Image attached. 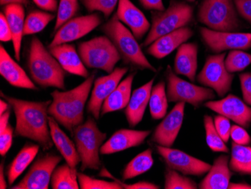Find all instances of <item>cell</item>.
<instances>
[{
	"mask_svg": "<svg viewBox=\"0 0 251 189\" xmlns=\"http://www.w3.org/2000/svg\"><path fill=\"white\" fill-rule=\"evenodd\" d=\"M153 164V155L151 149H146L129 162L123 172V180H131L140 176L151 168Z\"/></svg>",
	"mask_w": 251,
	"mask_h": 189,
	"instance_id": "1f68e13d",
	"label": "cell"
},
{
	"mask_svg": "<svg viewBox=\"0 0 251 189\" xmlns=\"http://www.w3.org/2000/svg\"><path fill=\"white\" fill-rule=\"evenodd\" d=\"M10 108H11V106L7 101L5 102V101L1 100V101H0V115H2L4 112L8 111Z\"/></svg>",
	"mask_w": 251,
	"mask_h": 189,
	"instance_id": "11a10c76",
	"label": "cell"
},
{
	"mask_svg": "<svg viewBox=\"0 0 251 189\" xmlns=\"http://www.w3.org/2000/svg\"><path fill=\"white\" fill-rule=\"evenodd\" d=\"M193 36V30L191 28L188 27L180 28L158 38L148 48L147 53L156 59L164 58Z\"/></svg>",
	"mask_w": 251,
	"mask_h": 189,
	"instance_id": "ffe728a7",
	"label": "cell"
},
{
	"mask_svg": "<svg viewBox=\"0 0 251 189\" xmlns=\"http://www.w3.org/2000/svg\"><path fill=\"white\" fill-rule=\"evenodd\" d=\"M151 27L142 46L151 45L158 38L184 27L194 21V7L185 1L171 0L167 9L151 12Z\"/></svg>",
	"mask_w": 251,
	"mask_h": 189,
	"instance_id": "5b68a950",
	"label": "cell"
},
{
	"mask_svg": "<svg viewBox=\"0 0 251 189\" xmlns=\"http://www.w3.org/2000/svg\"><path fill=\"white\" fill-rule=\"evenodd\" d=\"M185 103H177L154 130L151 140L159 146L172 147L180 132L184 117Z\"/></svg>",
	"mask_w": 251,
	"mask_h": 189,
	"instance_id": "2e32d148",
	"label": "cell"
},
{
	"mask_svg": "<svg viewBox=\"0 0 251 189\" xmlns=\"http://www.w3.org/2000/svg\"><path fill=\"white\" fill-rule=\"evenodd\" d=\"M128 70V67H117L112 73L98 78L94 81L87 110V112L91 114L96 120H98L101 115V107L104 101L115 91Z\"/></svg>",
	"mask_w": 251,
	"mask_h": 189,
	"instance_id": "9a60e30c",
	"label": "cell"
},
{
	"mask_svg": "<svg viewBox=\"0 0 251 189\" xmlns=\"http://www.w3.org/2000/svg\"><path fill=\"white\" fill-rule=\"evenodd\" d=\"M3 14L6 18L12 33V43L17 61L21 60V49L25 24V5L9 4L3 8Z\"/></svg>",
	"mask_w": 251,
	"mask_h": 189,
	"instance_id": "484cf974",
	"label": "cell"
},
{
	"mask_svg": "<svg viewBox=\"0 0 251 189\" xmlns=\"http://www.w3.org/2000/svg\"><path fill=\"white\" fill-rule=\"evenodd\" d=\"M226 54L210 55L198 76L197 81L210 87L220 97H224L230 91L234 74L226 68L225 57Z\"/></svg>",
	"mask_w": 251,
	"mask_h": 189,
	"instance_id": "30bf717a",
	"label": "cell"
},
{
	"mask_svg": "<svg viewBox=\"0 0 251 189\" xmlns=\"http://www.w3.org/2000/svg\"><path fill=\"white\" fill-rule=\"evenodd\" d=\"M228 189H251V186L246 183H229Z\"/></svg>",
	"mask_w": 251,
	"mask_h": 189,
	"instance_id": "f5cc1de1",
	"label": "cell"
},
{
	"mask_svg": "<svg viewBox=\"0 0 251 189\" xmlns=\"http://www.w3.org/2000/svg\"><path fill=\"white\" fill-rule=\"evenodd\" d=\"M13 136H15V132L11 125H8L3 131L0 132V154L2 156H5L11 149Z\"/></svg>",
	"mask_w": 251,
	"mask_h": 189,
	"instance_id": "7bdbcfd3",
	"label": "cell"
},
{
	"mask_svg": "<svg viewBox=\"0 0 251 189\" xmlns=\"http://www.w3.org/2000/svg\"><path fill=\"white\" fill-rule=\"evenodd\" d=\"M115 14L121 23L130 29L137 40H141L151 27L143 12L130 0H119Z\"/></svg>",
	"mask_w": 251,
	"mask_h": 189,
	"instance_id": "ac0fdd59",
	"label": "cell"
},
{
	"mask_svg": "<svg viewBox=\"0 0 251 189\" xmlns=\"http://www.w3.org/2000/svg\"><path fill=\"white\" fill-rule=\"evenodd\" d=\"M204 125L206 133V142L208 147L216 152H225L228 153L229 149L226 146L225 142L223 140L214 126L212 117L204 115Z\"/></svg>",
	"mask_w": 251,
	"mask_h": 189,
	"instance_id": "e575fe53",
	"label": "cell"
},
{
	"mask_svg": "<svg viewBox=\"0 0 251 189\" xmlns=\"http://www.w3.org/2000/svg\"><path fill=\"white\" fill-rule=\"evenodd\" d=\"M87 12H99L108 19L118 5L119 0H80Z\"/></svg>",
	"mask_w": 251,
	"mask_h": 189,
	"instance_id": "f35d334b",
	"label": "cell"
},
{
	"mask_svg": "<svg viewBox=\"0 0 251 189\" xmlns=\"http://www.w3.org/2000/svg\"><path fill=\"white\" fill-rule=\"evenodd\" d=\"M62 161L58 155L49 153L39 158L19 183L11 189H49L52 174Z\"/></svg>",
	"mask_w": 251,
	"mask_h": 189,
	"instance_id": "8fae6325",
	"label": "cell"
},
{
	"mask_svg": "<svg viewBox=\"0 0 251 189\" xmlns=\"http://www.w3.org/2000/svg\"><path fill=\"white\" fill-rule=\"evenodd\" d=\"M0 40L4 42H12V33L3 13L0 14Z\"/></svg>",
	"mask_w": 251,
	"mask_h": 189,
	"instance_id": "7dc6e473",
	"label": "cell"
},
{
	"mask_svg": "<svg viewBox=\"0 0 251 189\" xmlns=\"http://www.w3.org/2000/svg\"><path fill=\"white\" fill-rule=\"evenodd\" d=\"M27 69L32 81L40 87L65 89L66 71L39 38L31 40Z\"/></svg>",
	"mask_w": 251,
	"mask_h": 189,
	"instance_id": "3957f363",
	"label": "cell"
},
{
	"mask_svg": "<svg viewBox=\"0 0 251 189\" xmlns=\"http://www.w3.org/2000/svg\"><path fill=\"white\" fill-rule=\"evenodd\" d=\"M168 97L164 81H159L152 87L151 94L150 112L152 118L155 120L162 119L167 113Z\"/></svg>",
	"mask_w": 251,
	"mask_h": 189,
	"instance_id": "d6a6232c",
	"label": "cell"
},
{
	"mask_svg": "<svg viewBox=\"0 0 251 189\" xmlns=\"http://www.w3.org/2000/svg\"><path fill=\"white\" fill-rule=\"evenodd\" d=\"M232 0H203L198 9V21L213 30L233 32L242 27Z\"/></svg>",
	"mask_w": 251,
	"mask_h": 189,
	"instance_id": "52a82bcc",
	"label": "cell"
},
{
	"mask_svg": "<svg viewBox=\"0 0 251 189\" xmlns=\"http://www.w3.org/2000/svg\"><path fill=\"white\" fill-rule=\"evenodd\" d=\"M154 79L139 88L135 89L131 95L129 104L125 108L126 118L131 128L139 125L143 119L145 110L150 101L151 94Z\"/></svg>",
	"mask_w": 251,
	"mask_h": 189,
	"instance_id": "603a6c76",
	"label": "cell"
},
{
	"mask_svg": "<svg viewBox=\"0 0 251 189\" xmlns=\"http://www.w3.org/2000/svg\"><path fill=\"white\" fill-rule=\"evenodd\" d=\"M100 176H105V177L110 178L114 181H116L117 183H119L123 189H159V186L153 184V183H148V182H139V183H135L132 185L124 184L121 180H118V179L113 176L108 170L105 168H102L101 172L100 173Z\"/></svg>",
	"mask_w": 251,
	"mask_h": 189,
	"instance_id": "b9f144b4",
	"label": "cell"
},
{
	"mask_svg": "<svg viewBox=\"0 0 251 189\" xmlns=\"http://www.w3.org/2000/svg\"><path fill=\"white\" fill-rule=\"evenodd\" d=\"M201 39L208 49L215 53L228 50H249L251 49V33L221 32L209 28H200Z\"/></svg>",
	"mask_w": 251,
	"mask_h": 189,
	"instance_id": "7c38bea8",
	"label": "cell"
},
{
	"mask_svg": "<svg viewBox=\"0 0 251 189\" xmlns=\"http://www.w3.org/2000/svg\"><path fill=\"white\" fill-rule=\"evenodd\" d=\"M41 9L45 12H55L58 9L57 0H32Z\"/></svg>",
	"mask_w": 251,
	"mask_h": 189,
	"instance_id": "c3c4849f",
	"label": "cell"
},
{
	"mask_svg": "<svg viewBox=\"0 0 251 189\" xmlns=\"http://www.w3.org/2000/svg\"><path fill=\"white\" fill-rule=\"evenodd\" d=\"M198 68V46L195 42L182 44L177 49L175 59L174 70L177 75L188 78L191 81L196 80Z\"/></svg>",
	"mask_w": 251,
	"mask_h": 189,
	"instance_id": "cb8c5ba5",
	"label": "cell"
},
{
	"mask_svg": "<svg viewBox=\"0 0 251 189\" xmlns=\"http://www.w3.org/2000/svg\"><path fill=\"white\" fill-rule=\"evenodd\" d=\"M0 175H1V179H0V189H7V183L5 181V176H4L3 163H1L0 166Z\"/></svg>",
	"mask_w": 251,
	"mask_h": 189,
	"instance_id": "db71d44e",
	"label": "cell"
},
{
	"mask_svg": "<svg viewBox=\"0 0 251 189\" xmlns=\"http://www.w3.org/2000/svg\"><path fill=\"white\" fill-rule=\"evenodd\" d=\"M251 64V54L242 50H232L225 60L226 68L229 73L243 71Z\"/></svg>",
	"mask_w": 251,
	"mask_h": 189,
	"instance_id": "8d00e7d4",
	"label": "cell"
},
{
	"mask_svg": "<svg viewBox=\"0 0 251 189\" xmlns=\"http://www.w3.org/2000/svg\"><path fill=\"white\" fill-rule=\"evenodd\" d=\"M229 167L235 173L251 176V147L232 142Z\"/></svg>",
	"mask_w": 251,
	"mask_h": 189,
	"instance_id": "4dcf8cb0",
	"label": "cell"
},
{
	"mask_svg": "<svg viewBox=\"0 0 251 189\" xmlns=\"http://www.w3.org/2000/svg\"><path fill=\"white\" fill-rule=\"evenodd\" d=\"M156 149L168 167L184 175L201 176L208 173L211 169V165L209 163L193 157L183 151L159 145L156 146Z\"/></svg>",
	"mask_w": 251,
	"mask_h": 189,
	"instance_id": "5bb4252c",
	"label": "cell"
},
{
	"mask_svg": "<svg viewBox=\"0 0 251 189\" xmlns=\"http://www.w3.org/2000/svg\"><path fill=\"white\" fill-rule=\"evenodd\" d=\"M232 173L229 167V157L221 155L214 161L204 180L200 183L201 189H226L229 188Z\"/></svg>",
	"mask_w": 251,
	"mask_h": 189,
	"instance_id": "4316f807",
	"label": "cell"
},
{
	"mask_svg": "<svg viewBox=\"0 0 251 189\" xmlns=\"http://www.w3.org/2000/svg\"><path fill=\"white\" fill-rule=\"evenodd\" d=\"M135 73H131L123 80L109 97L104 101L101 109V115L116 112L125 108L129 104L132 91V82Z\"/></svg>",
	"mask_w": 251,
	"mask_h": 189,
	"instance_id": "83f0119b",
	"label": "cell"
},
{
	"mask_svg": "<svg viewBox=\"0 0 251 189\" xmlns=\"http://www.w3.org/2000/svg\"><path fill=\"white\" fill-rule=\"evenodd\" d=\"M100 30L115 45L124 63L138 70H148L156 73V68L145 57L133 33L121 23L116 14L101 25Z\"/></svg>",
	"mask_w": 251,
	"mask_h": 189,
	"instance_id": "277c9868",
	"label": "cell"
},
{
	"mask_svg": "<svg viewBox=\"0 0 251 189\" xmlns=\"http://www.w3.org/2000/svg\"><path fill=\"white\" fill-rule=\"evenodd\" d=\"M11 106L16 118L15 136L27 138L37 142L43 150L53 145L49 126V107L52 101L43 102L24 101L1 93Z\"/></svg>",
	"mask_w": 251,
	"mask_h": 189,
	"instance_id": "6da1fadb",
	"label": "cell"
},
{
	"mask_svg": "<svg viewBox=\"0 0 251 189\" xmlns=\"http://www.w3.org/2000/svg\"><path fill=\"white\" fill-rule=\"evenodd\" d=\"M73 140L81 159V170H98L101 168L100 149L106 139L107 135L101 132L92 118H87L73 130Z\"/></svg>",
	"mask_w": 251,
	"mask_h": 189,
	"instance_id": "8992f818",
	"label": "cell"
},
{
	"mask_svg": "<svg viewBox=\"0 0 251 189\" xmlns=\"http://www.w3.org/2000/svg\"><path fill=\"white\" fill-rule=\"evenodd\" d=\"M53 57L58 60L63 70L70 74L88 78V70L81 60L74 45L65 43L49 49Z\"/></svg>",
	"mask_w": 251,
	"mask_h": 189,
	"instance_id": "7402d4cb",
	"label": "cell"
},
{
	"mask_svg": "<svg viewBox=\"0 0 251 189\" xmlns=\"http://www.w3.org/2000/svg\"><path fill=\"white\" fill-rule=\"evenodd\" d=\"M214 126L220 136L225 142H228L230 137L231 127L230 121L226 117L222 115L214 117Z\"/></svg>",
	"mask_w": 251,
	"mask_h": 189,
	"instance_id": "60d3db41",
	"label": "cell"
},
{
	"mask_svg": "<svg viewBox=\"0 0 251 189\" xmlns=\"http://www.w3.org/2000/svg\"><path fill=\"white\" fill-rule=\"evenodd\" d=\"M50 136L53 144L61 154L66 163L73 168L81 163V159L77 153L75 144L62 131L59 123L52 116H49Z\"/></svg>",
	"mask_w": 251,
	"mask_h": 189,
	"instance_id": "d4e9b609",
	"label": "cell"
},
{
	"mask_svg": "<svg viewBox=\"0 0 251 189\" xmlns=\"http://www.w3.org/2000/svg\"><path fill=\"white\" fill-rule=\"evenodd\" d=\"M230 137L232 138V142L242 146H248L251 142V138L248 133L240 125L232 126Z\"/></svg>",
	"mask_w": 251,
	"mask_h": 189,
	"instance_id": "ee69618b",
	"label": "cell"
},
{
	"mask_svg": "<svg viewBox=\"0 0 251 189\" xmlns=\"http://www.w3.org/2000/svg\"><path fill=\"white\" fill-rule=\"evenodd\" d=\"M29 2V0H0V4L2 6L9 5V4H21V5L26 6Z\"/></svg>",
	"mask_w": 251,
	"mask_h": 189,
	"instance_id": "816d5d0a",
	"label": "cell"
},
{
	"mask_svg": "<svg viewBox=\"0 0 251 189\" xmlns=\"http://www.w3.org/2000/svg\"><path fill=\"white\" fill-rule=\"evenodd\" d=\"M101 23L102 18L97 13L73 18L55 32L48 49L81 39L100 26Z\"/></svg>",
	"mask_w": 251,
	"mask_h": 189,
	"instance_id": "4fadbf2b",
	"label": "cell"
},
{
	"mask_svg": "<svg viewBox=\"0 0 251 189\" xmlns=\"http://www.w3.org/2000/svg\"><path fill=\"white\" fill-rule=\"evenodd\" d=\"M79 7L78 0H60L53 32H56L67 21L73 19L78 12Z\"/></svg>",
	"mask_w": 251,
	"mask_h": 189,
	"instance_id": "d590c367",
	"label": "cell"
},
{
	"mask_svg": "<svg viewBox=\"0 0 251 189\" xmlns=\"http://www.w3.org/2000/svg\"><path fill=\"white\" fill-rule=\"evenodd\" d=\"M79 186L81 189H122L116 181L108 182L97 180L82 173H77Z\"/></svg>",
	"mask_w": 251,
	"mask_h": 189,
	"instance_id": "ab89813d",
	"label": "cell"
},
{
	"mask_svg": "<svg viewBox=\"0 0 251 189\" xmlns=\"http://www.w3.org/2000/svg\"><path fill=\"white\" fill-rule=\"evenodd\" d=\"M204 107L235 121L243 128L251 124V108L239 97L229 94L221 101H208Z\"/></svg>",
	"mask_w": 251,
	"mask_h": 189,
	"instance_id": "e0dca14e",
	"label": "cell"
},
{
	"mask_svg": "<svg viewBox=\"0 0 251 189\" xmlns=\"http://www.w3.org/2000/svg\"><path fill=\"white\" fill-rule=\"evenodd\" d=\"M77 169L67 163L56 166L50 180L53 189H79Z\"/></svg>",
	"mask_w": 251,
	"mask_h": 189,
	"instance_id": "f546056e",
	"label": "cell"
},
{
	"mask_svg": "<svg viewBox=\"0 0 251 189\" xmlns=\"http://www.w3.org/2000/svg\"><path fill=\"white\" fill-rule=\"evenodd\" d=\"M238 14L251 24V0H234Z\"/></svg>",
	"mask_w": 251,
	"mask_h": 189,
	"instance_id": "bcb514c9",
	"label": "cell"
},
{
	"mask_svg": "<svg viewBox=\"0 0 251 189\" xmlns=\"http://www.w3.org/2000/svg\"><path fill=\"white\" fill-rule=\"evenodd\" d=\"M183 1H186V2H195L196 0H183Z\"/></svg>",
	"mask_w": 251,
	"mask_h": 189,
	"instance_id": "9f6ffc18",
	"label": "cell"
},
{
	"mask_svg": "<svg viewBox=\"0 0 251 189\" xmlns=\"http://www.w3.org/2000/svg\"><path fill=\"white\" fill-rule=\"evenodd\" d=\"M239 79L244 101L251 106V73H242L239 75Z\"/></svg>",
	"mask_w": 251,
	"mask_h": 189,
	"instance_id": "f6af8a7d",
	"label": "cell"
},
{
	"mask_svg": "<svg viewBox=\"0 0 251 189\" xmlns=\"http://www.w3.org/2000/svg\"><path fill=\"white\" fill-rule=\"evenodd\" d=\"M0 74L11 85L37 91L38 87L24 69L12 59L5 48L0 46Z\"/></svg>",
	"mask_w": 251,
	"mask_h": 189,
	"instance_id": "44dd1931",
	"label": "cell"
},
{
	"mask_svg": "<svg viewBox=\"0 0 251 189\" xmlns=\"http://www.w3.org/2000/svg\"><path fill=\"white\" fill-rule=\"evenodd\" d=\"M77 52L86 67L103 70L108 74L121 59L115 45L105 35L81 42Z\"/></svg>",
	"mask_w": 251,
	"mask_h": 189,
	"instance_id": "ba28073f",
	"label": "cell"
},
{
	"mask_svg": "<svg viewBox=\"0 0 251 189\" xmlns=\"http://www.w3.org/2000/svg\"><path fill=\"white\" fill-rule=\"evenodd\" d=\"M95 73L90 75L84 82L70 91H53L49 114L59 125L73 135L75 127L84 123V108L95 81Z\"/></svg>",
	"mask_w": 251,
	"mask_h": 189,
	"instance_id": "7a4b0ae2",
	"label": "cell"
},
{
	"mask_svg": "<svg viewBox=\"0 0 251 189\" xmlns=\"http://www.w3.org/2000/svg\"><path fill=\"white\" fill-rule=\"evenodd\" d=\"M151 133V131L119 130L101 146L100 154L111 155V154L123 152L130 148L139 146L144 143Z\"/></svg>",
	"mask_w": 251,
	"mask_h": 189,
	"instance_id": "d6986e66",
	"label": "cell"
},
{
	"mask_svg": "<svg viewBox=\"0 0 251 189\" xmlns=\"http://www.w3.org/2000/svg\"><path fill=\"white\" fill-rule=\"evenodd\" d=\"M167 97L169 102H184L199 107L203 102L215 97L212 89L200 87L176 76L170 66L166 71Z\"/></svg>",
	"mask_w": 251,
	"mask_h": 189,
	"instance_id": "9c48e42d",
	"label": "cell"
},
{
	"mask_svg": "<svg viewBox=\"0 0 251 189\" xmlns=\"http://www.w3.org/2000/svg\"><path fill=\"white\" fill-rule=\"evenodd\" d=\"M55 18L53 14L42 11H33L25 19L24 36L40 32Z\"/></svg>",
	"mask_w": 251,
	"mask_h": 189,
	"instance_id": "836d02e7",
	"label": "cell"
},
{
	"mask_svg": "<svg viewBox=\"0 0 251 189\" xmlns=\"http://www.w3.org/2000/svg\"><path fill=\"white\" fill-rule=\"evenodd\" d=\"M39 144L26 143L18 152L13 162L8 166V182L10 186L14 184L17 179L33 162L39 152Z\"/></svg>",
	"mask_w": 251,
	"mask_h": 189,
	"instance_id": "f1b7e54d",
	"label": "cell"
},
{
	"mask_svg": "<svg viewBox=\"0 0 251 189\" xmlns=\"http://www.w3.org/2000/svg\"><path fill=\"white\" fill-rule=\"evenodd\" d=\"M166 189H197V183L187 176L177 173L176 170L168 167L165 173Z\"/></svg>",
	"mask_w": 251,
	"mask_h": 189,
	"instance_id": "74e56055",
	"label": "cell"
},
{
	"mask_svg": "<svg viewBox=\"0 0 251 189\" xmlns=\"http://www.w3.org/2000/svg\"><path fill=\"white\" fill-rule=\"evenodd\" d=\"M11 108L2 115H0V132L3 131L9 125L8 120H9L10 115H11Z\"/></svg>",
	"mask_w": 251,
	"mask_h": 189,
	"instance_id": "f907efd6",
	"label": "cell"
},
{
	"mask_svg": "<svg viewBox=\"0 0 251 189\" xmlns=\"http://www.w3.org/2000/svg\"><path fill=\"white\" fill-rule=\"evenodd\" d=\"M145 9L151 11H164L166 9L163 0H139Z\"/></svg>",
	"mask_w": 251,
	"mask_h": 189,
	"instance_id": "681fc988",
	"label": "cell"
}]
</instances>
